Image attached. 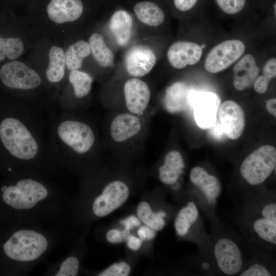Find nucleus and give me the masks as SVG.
I'll return each instance as SVG.
<instances>
[{
  "instance_id": "nucleus-43",
  "label": "nucleus",
  "mask_w": 276,
  "mask_h": 276,
  "mask_svg": "<svg viewBox=\"0 0 276 276\" xmlns=\"http://www.w3.org/2000/svg\"><path fill=\"white\" fill-rule=\"evenodd\" d=\"M137 234L140 238L142 240H146V233L145 230V226H141L137 231Z\"/></svg>"
},
{
  "instance_id": "nucleus-28",
  "label": "nucleus",
  "mask_w": 276,
  "mask_h": 276,
  "mask_svg": "<svg viewBox=\"0 0 276 276\" xmlns=\"http://www.w3.org/2000/svg\"><path fill=\"white\" fill-rule=\"evenodd\" d=\"M139 219L147 226L156 231L161 230L165 225L163 218L153 213L149 204L146 201L141 202L137 208Z\"/></svg>"
},
{
  "instance_id": "nucleus-25",
  "label": "nucleus",
  "mask_w": 276,
  "mask_h": 276,
  "mask_svg": "<svg viewBox=\"0 0 276 276\" xmlns=\"http://www.w3.org/2000/svg\"><path fill=\"white\" fill-rule=\"evenodd\" d=\"M68 79L74 95L77 99L83 98L90 92L93 79L89 74L79 70H74L70 71Z\"/></svg>"
},
{
  "instance_id": "nucleus-24",
  "label": "nucleus",
  "mask_w": 276,
  "mask_h": 276,
  "mask_svg": "<svg viewBox=\"0 0 276 276\" xmlns=\"http://www.w3.org/2000/svg\"><path fill=\"white\" fill-rule=\"evenodd\" d=\"M91 53L88 42L80 40L68 47L65 52L66 67L69 70H79L83 59Z\"/></svg>"
},
{
  "instance_id": "nucleus-20",
  "label": "nucleus",
  "mask_w": 276,
  "mask_h": 276,
  "mask_svg": "<svg viewBox=\"0 0 276 276\" xmlns=\"http://www.w3.org/2000/svg\"><path fill=\"white\" fill-rule=\"evenodd\" d=\"M66 61L65 52L60 47H52L49 53V64L45 71L47 80L51 84L60 82L65 76Z\"/></svg>"
},
{
  "instance_id": "nucleus-9",
  "label": "nucleus",
  "mask_w": 276,
  "mask_h": 276,
  "mask_svg": "<svg viewBox=\"0 0 276 276\" xmlns=\"http://www.w3.org/2000/svg\"><path fill=\"white\" fill-rule=\"evenodd\" d=\"M214 256L220 270L228 275L238 273L243 266V260L238 246L232 240L222 238L215 245Z\"/></svg>"
},
{
  "instance_id": "nucleus-11",
  "label": "nucleus",
  "mask_w": 276,
  "mask_h": 276,
  "mask_svg": "<svg viewBox=\"0 0 276 276\" xmlns=\"http://www.w3.org/2000/svg\"><path fill=\"white\" fill-rule=\"evenodd\" d=\"M127 72L132 76L143 77L148 74L154 67L156 57L153 50L145 45L132 47L125 56Z\"/></svg>"
},
{
  "instance_id": "nucleus-6",
  "label": "nucleus",
  "mask_w": 276,
  "mask_h": 276,
  "mask_svg": "<svg viewBox=\"0 0 276 276\" xmlns=\"http://www.w3.org/2000/svg\"><path fill=\"white\" fill-rule=\"evenodd\" d=\"M245 47L237 39L224 41L209 52L204 61V68L209 73L222 71L238 60L244 54Z\"/></svg>"
},
{
  "instance_id": "nucleus-16",
  "label": "nucleus",
  "mask_w": 276,
  "mask_h": 276,
  "mask_svg": "<svg viewBox=\"0 0 276 276\" xmlns=\"http://www.w3.org/2000/svg\"><path fill=\"white\" fill-rule=\"evenodd\" d=\"M191 182L204 194L209 203L216 201L221 192V184L215 176L210 175L203 168H193L190 174Z\"/></svg>"
},
{
  "instance_id": "nucleus-15",
  "label": "nucleus",
  "mask_w": 276,
  "mask_h": 276,
  "mask_svg": "<svg viewBox=\"0 0 276 276\" xmlns=\"http://www.w3.org/2000/svg\"><path fill=\"white\" fill-rule=\"evenodd\" d=\"M142 124L136 116L123 113L117 116L110 125V134L117 142H123L137 134L141 130Z\"/></svg>"
},
{
  "instance_id": "nucleus-3",
  "label": "nucleus",
  "mask_w": 276,
  "mask_h": 276,
  "mask_svg": "<svg viewBox=\"0 0 276 276\" xmlns=\"http://www.w3.org/2000/svg\"><path fill=\"white\" fill-rule=\"evenodd\" d=\"M276 149L265 145L249 154L242 162L240 167L242 177L250 185L262 183L275 168Z\"/></svg>"
},
{
  "instance_id": "nucleus-26",
  "label": "nucleus",
  "mask_w": 276,
  "mask_h": 276,
  "mask_svg": "<svg viewBox=\"0 0 276 276\" xmlns=\"http://www.w3.org/2000/svg\"><path fill=\"white\" fill-rule=\"evenodd\" d=\"M198 216L197 206L193 201L189 202L186 206L181 209L174 222L177 235L180 236H185L188 233L191 226L196 221Z\"/></svg>"
},
{
  "instance_id": "nucleus-40",
  "label": "nucleus",
  "mask_w": 276,
  "mask_h": 276,
  "mask_svg": "<svg viewBox=\"0 0 276 276\" xmlns=\"http://www.w3.org/2000/svg\"><path fill=\"white\" fill-rule=\"evenodd\" d=\"M127 241V245L129 248L133 250H138L142 244V240L134 236H130Z\"/></svg>"
},
{
  "instance_id": "nucleus-33",
  "label": "nucleus",
  "mask_w": 276,
  "mask_h": 276,
  "mask_svg": "<svg viewBox=\"0 0 276 276\" xmlns=\"http://www.w3.org/2000/svg\"><path fill=\"white\" fill-rule=\"evenodd\" d=\"M271 274L268 269L260 264H255L243 271L241 276H269Z\"/></svg>"
},
{
  "instance_id": "nucleus-30",
  "label": "nucleus",
  "mask_w": 276,
  "mask_h": 276,
  "mask_svg": "<svg viewBox=\"0 0 276 276\" xmlns=\"http://www.w3.org/2000/svg\"><path fill=\"white\" fill-rule=\"evenodd\" d=\"M216 2L224 12L234 14L243 9L246 0H216Z\"/></svg>"
},
{
  "instance_id": "nucleus-36",
  "label": "nucleus",
  "mask_w": 276,
  "mask_h": 276,
  "mask_svg": "<svg viewBox=\"0 0 276 276\" xmlns=\"http://www.w3.org/2000/svg\"><path fill=\"white\" fill-rule=\"evenodd\" d=\"M263 218L276 222V204L275 203H268L265 205L261 211Z\"/></svg>"
},
{
  "instance_id": "nucleus-22",
  "label": "nucleus",
  "mask_w": 276,
  "mask_h": 276,
  "mask_svg": "<svg viewBox=\"0 0 276 276\" xmlns=\"http://www.w3.org/2000/svg\"><path fill=\"white\" fill-rule=\"evenodd\" d=\"M134 12L141 22L149 26H158L165 19V14L163 10L152 2L137 3L134 7Z\"/></svg>"
},
{
  "instance_id": "nucleus-4",
  "label": "nucleus",
  "mask_w": 276,
  "mask_h": 276,
  "mask_svg": "<svg viewBox=\"0 0 276 276\" xmlns=\"http://www.w3.org/2000/svg\"><path fill=\"white\" fill-rule=\"evenodd\" d=\"M0 79L6 87L27 94L38 89L42 83V79L36 71L16 60L2 66Z\"/></svg>"
},
{
  "instance_id": "nucleus-34",
  "label": "nucleus",
  "mask_w": 276,
  "mask_h": 276,
  "mask_svg": "<svg viewBox=\"0 0 276 276\" xmlns=\"http://www.w3.org/2000/svg\"><path fill=\"white\" fill-rule=\"evenodd\" d=\"M263 75L270 80L276 76V59L272 58L265 64L263 69Z\"/></svg>"
},
{
  "instance_id": "nucleus-37",
  "label": "nucleus",
  "mask_w": 276,
  "mask_h": 276,
  "mask_svg": "<svg viewBox=\"0 0 276 276\" xmlns=\"http://www.w3.org/2000/svg\"><path fill=\"white\" fill-rule=\"evenodd\" d=\"M198 0H173L175 7L179 11H187L192 9Z\"/></svg>"
},
{
  "instance_id": "nucleus-42",
  "label": "nucleus",
  "mask_w": 276,
  "mask_h": 276,
  "mask_svg": "<svg viewBox=\"0 0 276 276\" xmlns=\"http://www.w3.org/2000/svg\"><path fill=\"white\" fill-rule=\"evenodd\" d=\"M145 230L146 233V240H151L155 238L156 233L154 229L147 226H145Z\"/></svg>"
},
{
  "instance_id": "nucleus-32",
  "label": "nucleus",
  "mask_w": 276,
  "mask_h": 276,
  "mask_svg": "<svg viewBox=\"0 0 276 276\" xmlns=\"http://www.w3.org/2000/svg\"><path fill=\"white\" fill-rule=\"evenodd\" d=\"M130 236V231L126 229L122 231L111 229L107 232L106 237L109 242L118 243L127 241Z\"/></svg>"
},
{
  "instance_id": "nucleus-23",
  "label": "nucleus",
  "mask_w": 276,
  "mask_h": 276,
  "mask_svg": "<svg viewBox=\"0 0 276 276\" xmlns=\"http://www.w3.org/2000/svg\"><path fill=\"white\" fill-rule=\"evenodd\" d=\"M88 43L93 57L100 66L108 67L113 65V54L101 34L96 32L93 33L89 38Z\"/></svg>"
},
{
  "instance_id": "nucleus-17",
  "label": "nucleus",
  "mask_w": 276,
  "mask_h": 276,
  "mask_svg": "<svg viewBox=\"0 0 276 276\" xmlns=\"http://www.w3.org/2000/svg\"><path fill=\"white\" fill-rule=\"evenodd\" d=\"M189 92L187 85L182 82H177L168 87L164 99L165 109L171 113L185 111L189 106Z\"/></svg>"
},
{
  "instance_id": "nucleus-8",
  "label": "nucleus",
  "mask_w": 276,
  "mask_h": 276,
  "mask_svg": "<svg viewBox=\"0 0 276 276\" xmlns=\"http://www.w3.org/2000/svg\"><path fill=\"white\" fill-rule=\"evenodd\" d=\"M218 115L219 123L226 136L231 140L238 139L242 135L245 125L243 108L235 101L227 100L220 104Z\"/></svg>"
},
{
  "instance_id": "nucleus-39",
  "label": "nucleus",
  "mask_w": 276,
  "mask_h": 276,
  "mask_svg": "<svg viewBox=\"0 0 276 276\" xmlns=\"http://www.w3.org/2000/svg\"><path fill=\"white\" fill-rule=\"evenodd\" d=\"M120 223L125 226V229L128 231L140 224V222L138 218L134 216H130L127 217L125 219L121 220Z\"/></svg>"
},
{
  "instance_id": "nucleus-38",
  "label": "nucleus",
  "mask_w": 276,
  "mask_h": 276,
  "mask_svg": "<svg viewBox=\"0 0 276 276\" xmlns=\"http://www.w3.org/2000/svg\"><path fill=\"white\" fill-rule=\"evenodd\" d=\"M210 133L216 140L221 141L226 136L219 122L215 123L210 128Z\"/></svg>"
},
{
  "instance_id": "nucleus-27",
  "label": "nucleus",
  "mask_w": 276,
  "mask_h": 276,
  "mask_svg": "<svg viewBox=\"0 0 276 276\" xmlns=\"http://www.w3.org/2000/svg\"><path fill=\"white\" fill-rule=\"evenodd\" d=\"M24 50V42L19 38L0 37V61L6 58L15 60L23 54Z\"/></svg>"
},
{
  "instance_id": "nucleus-13",
  "label": "nucleus",
  "mask_w": 276,
  "mask_h": 276,
  "mask_svg": "<svg viewBox=\"0 0 276 276\" xmlns=\"http://www.w3.org/2000/svg\"><path fill=\"white\" fill-rule=\"evenodd\" d=\"M202 54V49L198 44L187 41L174 42L167 51V58L175 68L181 69L188 65L197 63Z\"/></svg>"
},
{
  "instance_id": "nucleus-31",
  "label": "nucleus",
  "mask_w": 276,
  "mask_h": 276,
  "mask_svg": "<svg viewBox=\"0 0 276 276\" xmlns=\"http://www.w3.org/2000/svg\"><path fill=\"white\" fill-rule=\"evenodd\" d=\"M130 267L125 262L114 263L100 272L99 276H127L130 272Z\"/></svg>"
},
{
  "instance_id": "nucleus-1",
  "label": "nucleus",
  "mask_w": 276,
  "mask_h": 276,
  "mask_svg": "<svg viewBox=\"0 0 276 276\" xmlns=\"http://www.w3.org/2000/svg\"><path fill=\"white\" fill-rule=\"evenodd\" d=\"M12 180L0 189V206L11 222L68 230L72 204L57 177L26 168L14 171Z\"/></svg>"
},
{
  "instance_id": "nucleus-19",
  "label": "nucleus",
  "mask_w": 276,
  "mask_h": 276,
  "mask_svg": "<svg viewBox=\"0 0 276 276\" xmlns=\"http://www.w3.org/2000/svg\"><path fill=\"white\" fill-rule=\"evenodd\" d=\"M132 23L131 16L125 10L117 11L111 16L109 28L119 45H125L129 41Z\"/></svg>"
},
{
  "instance_id": "nucleus-5",
  "label": "nucleus",
  "mask_w": 276,
  "mask_h": 276,
  "mask_svg": "<svg viewBox=\"0 0 276 276\" xmlns=\"http://www.w3.org/2000/svg\"><path fill=\"white\" fill-rule=\"evenodd\" d=\"M188 102L189 106L194 109L196 123L200 128L209 129L215 123L221 104L217 94L211 91H190Z\"/></svg>"
},
{
  "instance_id": "nucleus-2",
  "label": "nucleus",
  "mask_w": 276,
  "mask_h": 276,
  "mask_svg": "<svg viewBox=\"0 0 276 276\" xmlns=\"http://www.w3.org/2000/svg\"><path fill=\"white\" fill-rule=\"evenodd\" d=\"M47 147L56 165L68 168L73 155H83L93 149L95 134L87 123L69 116L66 111L51 118Z\"/></svg>"
},
{
  "instance_id": "nucleus-44",
  "label": "nucleus",
  "mask_w": 276,
  "mask_h": 276,
  "mask_svg": "<svg viewBox=\"0 0 276 276\" xmlns=\"http://www.w3.org/2000/svg\"><path fill=\"white\" fill-rule=\"evenodd\" d=\"M157 216L159 217H160L162 218H164L166 217L167 214L164 211H159L156 213Z\"/></svg>"
},
{
  "instance_id": "nucleus-21",
  "label": "nucleus",
  "mask_w": 276,
  "mask_h": 276,
  "mask_svg": "<svg viewBox=\"0 0 276 276\" xmlns=\"http://www.w3.org/2000/svg\"><path fill=\"white\" fill-rule=\"evenodd\" d=\"M80 261L73 251L59 260L48 264L44 275L76 276L79 273Z\"/></svg>"
},
{
  "instance_id": "nucleus-7",
  "label": "nucleus",
  "mask_w": 276,
  "mask_h": 276,
  "mask_svg": "<svg viewBox=\"0 0 276 276\" xmlns=\"http://www.w3.org/2000/svg\"><path fill=\"white\" fill-rule=\"evenodd\" d=\"M129 190L127 186L119 180L107 185L93 200L91 210L94 216L103 217L120 208L127 199Z\"/></svg>"
},
{
  "instance_id": "nucleus-10",
  "label": "nucleus",
  "mask_w": 276,
  "mask_h": 276,
  "mask_svg": "<svg viewBox=\"0 0 276 276\" xmlns=\"http://www.w3.org/2000/svg\"><path fill=\"white\" fill-rule=\"evenodd\" d=\"M45 10L51 21L63 25L78 20L83 13L84 5L82 0H49Z\"/></svg>"
},
{
  "instance_id": "nucleus-41",
  "label": "nucleus",
  "mask_w": 276,
  "mask_h": 276,
  "mask_svg": "<svg viewBox=\"0 0 276 276\" xmlns=\"http://www.w3.org/2000/svg\"><path fill=\"white\" fill-rule=\"evenodd\" d=\"M276 99L272 98L266 101V108L268 112L274 117H276Z\"/></svg>"
},
{
  "instance_id": "nucleus-18",
  "label": "nucleus",
  "mask_w": 276,
  "mask_h": 276,
  "mask_svg": "<svg viewBox=\"0 0 276 276\" xmlns=\"http://www.w3.org/2000/svg\"><path fill=\"white\" fill-rule=\"evenodd\" d=\"M185 164L180 153L176 150L170 151L166 155L164 164L159 168V178L166 185L176 182L182 173Z\"/></svg>"
},
{
  "instance_id": "nucleus-14",
  "label": "nucleus",
  "mask_w": 276,
  "mask_h": 276,
  "mask_svg": "<svg viewBox=\"0 0 276 276\" xmlns=\"http://www.w3.org/2000/svg\"><path fill=\"white\" fill-rule=\"evenodd\" d=\"M259 68L254 57L249 54L243 56L233 68V83L239 91L250 86L258 77Z\"/></svg>"
},
{
  "instance_id": "nucleus-35",
  "label": "nucleus",
  "mask_w": 276,
  "mask_h": 276,
  "mask_svg": "<svg viewBox=\"0 0 276 276\" xmlns=\"http://www.w3.org/2000/svg\"><path fill=\"white\" fill-rule=\"evenodd\" d=\"M270 81L269 79L264 75L259 76L254 82L255 90L259 94L266 93Z\"/></svg>"
},
{
  "instance_id": "nucleus-45",
  "label": "nucleus",
  "mask_w": 276,
  "mask_h": 276,
  "mask_svg": "<svg viewBox=\"0 0 276 276\" xmlns=\"http://www.w3.org/2000/svg\"><path fill=\"white\" fill-rule=\"evenodd\" d=\"M200 47H201V49H202L203 48H205V45L204 44H203L202 45H201Z\"/></svg>"
},
{
  "instance_id": "nucleus-29",
  "label": "nucleus",
  "mask_w": 276,
  "mask_h": 276,
  "mask_svg": "<svg viewBox=\"0 0 276 276\" xmlns=\"http://www.w3.org/2000/svg\"><path fill=\"white\" fill-rule=\"evenodd\" d=\"M253 228L261 239L275 245L276 222L264 218H258L254 221Z\"/></svg>"
},
{
  "instance_id": "nucleus-12",
  "label": "nucleus",
  "mask_w": 276,
  "mask_h": 276,
  "mask_svg": "<svg viewBox=\"0 0 276 276\" xmlns=\"http://www.w3.org/2000/svg\"><path fill=\"white\" fill-rule=\"evenodd\" d=\"M124 93L129 111L135 114H142L150 99V90L147 84L138 78H131L124 84Z\"/></svg>"
}]
</instances>
